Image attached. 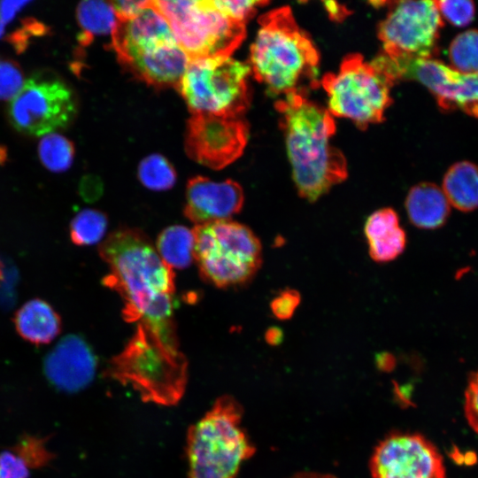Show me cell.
<instances>
[{
    "label": "cell",
    "mask_w": 478,
    "mask_h": 478,
    "mask_svg": "<svg viewBox=\"0 0 478 478\" xmlns=\"http://www.w3.org/2000/svg\"><path fill=\"white\" fill-rule=\"evenodd\" d=\"M266 341L271 345H278L283 340V331L278 327L268 328L265 334Z\"/></svg>",
    "instance_id": "38"
},
{
    "label": "cell",
    "mask_w": 478,
    "mask_h": 478,
    "mask_svg": "<svg viewBox=\"0 0 478 478\" xmlns=\"http://www.w3.org/2000/svg\"><path fill=\"white\" fill-rule=\"evenodd\" d=\"M108 226L107 216L96 209H83L71 220L70 239L77 246H89L99 242Z\"/></svg>",
    "instance_id": "24"
},
{
    "label": "cell",
    "mask_w": 478,
    "mask_h": 478,
    "mask_svg": "<svg viewBox=\"0 0 478 478\" xmlns=\"http://www.w3.org/2000/svg\"><path fill=\"white\" fill-rule=\"evenodd\" d=\"M243 202V190L236 181H214L198 175L187 183L184 215L196 226L230 220L240 212Z\"/></svg>",
    "instance_id": "17"
},
{
    "label": "cell",
    "mask_w": 478,
    "mask_h": 478,
    "mask_svg": "<svg viewBox=\"0 0 478 478\" xmlns=\"http://www.w3.org/2000/svg\"><path fill=\"white\" fill-rule=\"evenodd\" d=\"M189 59L229 56L245 37V25L221 13L212 1H151Z\"/></svg>",
    "instance_id": "9"
},
{
    "label": "cell",
    "mask_w": 478,
    "mask_h": 478,
    "mask_svg": "<svg viewBox=\"0 0 478 478\" xmlns=\"http://www.w3.org/2000/svg\"><path fill=\"white\" fill-rule=\"evenodd\" d=\"M451 67L462 73H478V29L459 34L449 47Z\"/></svg>",
    "instance_id": "27"
},
{
    "label": "cell",
    "mask_w": 478,
    "mask_h": 478,
    "mask_svg": "<svg viewBox=\"0 0 478 478\" xmlns=\"http://www.w3.org/2000/svg\"><path fill=\"white\" fill-rule=\"evenodd\" d=\"M465 413L471 428L478 433V371L468 381L465 393Z\"/></svg>",
    "instance_id": "35"
},
{
    "label": "cell",
    "mask_w": 478,
    "mask_h": 478,
    "mask_svg": "<svg viewBox=\"0 0 478 478\" xmlns=\"http://www.w3.org/2000/svg\"><path fill=\"white\" fill-rule=\"evenodd\" d=\"M112 42L120 63L155 88H177L190 60L151 1L135 18L117 19Z\"/></svg>",
    "instance_id": "5"
},
{
    "label": "cell",
    "mask_w": 478,
    "mask_h": 478,
    "mask_svg": "<svg viewBox=\"0 0 478 478\" xmlns=\"http://www.w3.org/2000/svg\"><path fill=\"white\" fill-rule=\"evenodd\" d=\"M249 64L229 56L190 59L177 87L192 115L240 117L250 104Z\"/></svg>",
    "instance_id": "8"
},
{
    "label": "cell",
    "mask_w": 478,
    "mask_h": 478,
    "mask_svg": "<svg viewBox=\"0 0 478 478\" xmlns=\"http://www.w3.org/2000/svg\"><path fill=\"white\" fill-rule=\"evenodd\" d=\"M289 478H335L331 474L315 473V472H301L296 474Z\"/></svg>",
    "instance_id": "40"
},
{
    "label": "cell",
    "mask_w": 478,
    "mask_h": 478,
    "mask_svg": "<svg viewBox=\"0 0 478 478\" xmlns=\"http://www.w3.org/2000/svg\"><path fill=\"white\" fill-rule=\"evenodd\" d=\"M98 253L111 271L103 284L124 301L123 319L145 324L179 347L173 320L174 273L150 238L138 228L120 227L99 245Z\"/></svg>",
    "instance_id": "1"
},
{
    "label": "cell",
    "mask_w": 478,
    "mask_h": 478,
    "mask_svg": "<svg viewBox=\"0 0 478 478\" xmlns=\"http://www.w3.org/2000/svg\"><path fill=\"white\" fill-rule=\"evenodd\" d=\"M111 4L117 19L126 20L137 16L150 4V1H114Z\"/></svg>",
    "instance_id": "36"
},
{
    "label": "cell",
    "mask_w": 478,
    "mask_h": 478,
    "mask_svg": "<svg viewBox=\"0 0 478 478\" xmlns=\"http://www.w3.org/2000/svg\"><path fill=\"white\" fill-rule=\"evenodd\" d=\"M388 4L389 11L378 27L383 54L389 58H431L443 27L436 1Z\"/></svg>",
    "instance_id": "13"
},
{
    "label": "cell",
    "mask_w": 478,
    "mask_h": 478,
    "mask_svg": "<svg viewBox=\"0 0 478 478\" xmlns=\"http://www.w3.org/2000/svg\"><path fill=\"white\" fill-rule=\"evenodd\" d=\"M76 112L72 89L61 78L45 73L26 79L7 109L12 126L30 136H43L66 127Z\"/></svg>",
    "instance_id": "11"
},
{
    "label": "cell",
    "mask_w": 478,
    "mask_h": 478,
    "mask_svg": "<svg viewBox=\"0 0 478 478\" xmlns=\"http://www.w3.org/2000/svg\"><path fill=\"white\" fill-rule=\"evenodd\" d=\"M76 17L81 28L78 41L82 46L89 44L94 36L112 35L117 22L111 2L82 1L76 8Z\"/></svg>",
    "instance_id": "23"
},
{
    "label": "cell",
    "mask_w": 478,
    "mask_h": 478,
    "mask_svg": "<svg viewBox=\"0 0 478 478\" xmlns=\"http://www.w3.org/2000/svg\"><path fill=\"white\" fill-rule=\"evenodd\" d=\"M46 30L47 27L40 21L27 19L22 22L20 27L6 37V40L12 44L18 52H21L27 47L28 41L32 37L42 35Z\"/></svg>",
    "instance_id": "34"
},
{
    "label": "cell",
    "mask_w": 478,
    "mask_h": 478,
    "mask_svg": "<svg viewBox=\"0 0 478 478\" xmlns=\"http://www.w3.org/2000/svg\"><path fill=\"white\" fill-rule=\"evenodd\" d=\"M137 176L141 183L154 191L170 189L176 181V172L162 155L151 154L139 164Z\"/></svg>",
    "instance_id": "26"
},
{
    "label": "cell",
    "mask_w": 478,
    "mask_h": 478,
    "mask_svg": "<svg viewBox=\"0 0 478 478\" xmlns=\"http://www.w3.org/2000/svg\"><path fill=\"white\" fill-rule=\"evenodd\" d=\"M25 79L18 63L0 59V100H12L23 87Z\"/></svg>",
    "instance_id": "31"
},
{
    "label": "cell",
    "mask_w": 478,
    "mask_h": 478,
    "mask_svg": "<svg viewBox=\"0 0 478 478\" xmlns=\"http://www.w3.org/2000/svg\"><path fill=\"white\" fill-rule=\"evenodd\" d=\"M6 150L0 146V164H3L6 160Z\"/></svg>",
    "instance_id": "41"
},
{
    "label": "cell",
    "mask_w": 478,
    "mask_h": 478,
    "mask_svg": "<svg viewBox=\"0 0 478 478\" xmlns=\"http://www.w3.org/2000/svg\"><path fill=\"white\" fill-rule=\"evenodd\" d=\"M2 279H3V269L0 263V281H2Z\"/></svg>",
    "instance_id": "42"
},
{
    "label": "cell",
    "mask_w": 478,
    "mask_h": 478,
    "mask_svg": "<svg viewBox=\"0 0 478 478\" xmlns=\"http://www.w3.org/2000/svg\"><path fill=\"white\" fill-rule=\"evenodd\" d=\"M104 375L131 386L143 402L176 405L188 382V361L179 347L139 323L123 350L113 356Z\"/></svg>",
    "instance_id": "4"
},
{
    "label": "cell",
    "mask_w": 478,
    "mask_h": 478,
    "mask_svg": "<svg viewBox=\"0 0 478 478\" xmlns=\"http://www.w3.org/2000/svg\"><path fill=\"white\" fill-rule=\"evenodd\" d=\"M393 83L376 66L356 53L343 59L337 73H328L321 80L332 116L348 118L361 128L383 120L391 104Z\"/></svg>",
    "instance_id": "10"
},
{
    "label": "cell",
    "mask_w": 478,
    "mask_h": 478,
    "mask_svg": "<svg viewBox=\"0 0 478 478\" xmlns=\"http://www.w3.org/2000/svg\"><path fill=\"white\" fill-rule=\"evenodd\" d=\"M215 7L226 17L245 24L257 12L258 8L267 4V1H212Z\"/></svg>",
    "instance_id": "32"
},
{
    "label": "cell",
    "mask_w": 478,
    "mask_h": 478,
    "mask_svg": "<svg viewBox=\"0 0 478 478\" xmlns=\"http://www.w3.org/2000/svg\"><path fill=\"white\" fill-rule=\"evenodd\" d=\"M50 436L24 434L0 452V478H29L31 471L48 466L56 455L48 450Z\"/></svg>",
    "instance_id": "18"
},
{
    "label": "cell",
    "mask_w": 478,
    "mask_h": 478,
    "mask_svg": "<svg viewBox=\"0 0 478 478\" xmlns=\"http://www.w3.org/2000/svg\"><path fill=\"white\" fill-rule=\"evenodd\" d=\"M436 6L448 22L456 27H466L474 19L475 7L470 0L436 1Z\"/></svg>",
    "instance_id": "30"
},
{
    "label": "cell",
    "mask_w": 478,
    "mask_h": 478,
    "mask_svg": "<svg viewBox=\"0 0 478 478\" xmlns=\"http://www.w3.org/2000/svg\"><path fill=\"white\" fill-rule=\"evenodd\" d=\"M374 63L393 82L397 80L420 82L443 111L459 109L478 118V73H462L432 58H389L382 53Z\"/></svg>",
    "instance_id": "12"
},
{
    "label": "cell",
    "mask_w": 478,
    "mask_h": 478,
    "mask_svg": "<svg viewBox=\"0 0 478 478\" xmlns=\"http://www.w3.org/2000/svg\"><path fill=\"white\" fill-rule=\"evenodd\" d=\"M405 244V232L398 227L387 235L369 242V255L375 262H389L397 258L404 251Z\"/></svg>",
    "instance_id": "28"
},
{
    "label": "cell",
    "mask_w": 478,
    "mask_h": 478,
    "mask_svg": "<svg viewBox=\"0 0 478 478\" xmlns=\"http://www.w3.org/2000/svg\"><path fill=\"white\" fill-rule=\"evenodd\" d=\"M326 8L329 14L333 16V19H339L342 16L346 15V12L344 11L343 7L340 8V5L335 2L326 3Z\"/></svg>",
    "instance_id": "39"
},
{
    "label": "cell",
    "mask_w": 478,
    "mask_h": 478,
    "mask_svg": "<svg viewBox=\"0 0 478 478\" xmlns=\"http://www.w3.org/2000/svg\"><path fill=\"white\" fill-rule=\"evenodd\" d=\"M194 260L201 278L217 288L249 282L262 264V246L252 230L230 220L195 226Z\"/></svg>",
    "instance_id": "7"
},
{
    "label": "cell",
    "mask_w": 478,
    "mask_h": 478,
    "mask_svg": "<svg viewBox=\"0 0 478 478\" xmlns=\"http://www.w3.org/2000/svg\"><path fill=\"white\" fill-rule=\"evenodd\" d=\"M259 24L249 64L257 81L273 96L304 91L300 85L305 81L315 86L319 52L291 9L272 10L259 18Z\"/></svg>",
    "instance_id": "3"
},
{
    "label": "cell",
    "mask_w": 478,
    "mask_h": 478,
    "mask_svg": "<svg viewBox=\"0 0 478 478\" xmlns=\"http://www.w3.org/2000/svg\"><path fill=\"white\" fill-rule=\"evenodd\" d=\"M13 324L21 338L36 345L51 343L62 328L60 315L41 298L23 304L14 313Z\"/></svg>",
    "instance_id": "19"
},
{
    "label": "cell",
    "mask_w": 478,
    "mask_h": 478,
    "mask_svg": "<svg viewBox=\"0 0 478 478\" xmlns=\"http://www.w3.org/2000/svg\"><path fill=\"white\" fill-rule=\"evenodd\" d=\"M450 205L442 188L430 182L413 186L405 199L410 221L425 229L443 225L450 213Z\"/></svg>",
    "instance_id": "20"
},
{
    "label": "cell",
    "mask_w": 478,
    "mask_h": 478,
    "mask_svg": "<svg viewBox=\"0 0 478 478\" xmlns=\"http://www.w3.org/2000/svg\"><path fill=\"white\" fill-rule=\"evenodd\" d=\"M399 227V218L392 208H382L373 212L366 220L364 234L367 242L380 239Z\"/></svg>",
    "instance_id": "29"
},
{
    "label": "cell",
    "mask_w": 478,
    "mask_h": 478,
    "mask_svg": "<svg viewBox=\"0 0 478 478\" xmlns=\"http://www.w3.org/2000/svg\"><path fill=\"white\" fill-rule=\"evenodd\" d=\"M38 156L45 168L61 173L70 168L74 158V146L66 137L50 133L42 136L38 143Z\"/></svg>",
    "instance_id": "25"
},
{
    "label": "cell",
    "mask_w": 478,
    "mask_h": 478,
    "mask_svg": "<svg viewBox=\"0 0 478 478\" xmlns=\"http://www.w3.org/2000/svg\"><path fill=\"white\" fill-rule=\"evenodd\" d=\"M301 302V296L296 289L281 291L270 303L273 314L281 320L290 319Z\"/></svg>",
    "instance_id": "33"
},
{
    "label": "cell",
    "mask_w": 478,
    "mask_h": 478,
    "mask_svg": "<svg viewBox=\"0 0 478 478\" xmlns=\"http://www.w3.org/2000/svg\"><path fill=\"white\" fill-rule=\"evenodd\" d=\"M247 141L248 126L240 117L195 114L187 122L184 145L194 161L221 169L242 155Z\"/></svg>",
    "instance_id": "15"
},
{
    "label": "cell",
    "mask_w": 478,
    "mask_h": 478,
    "mask_svg": "<svg viewBox=\"0 0 478 478\" xmlns=\"http://www.w3.org/2000/svg\"><path fill=\"white\" fill-rule=\"evenodd\" d=\"M243 409L230 396L216 399L187 434L189 478H236L255 447L241 426Z\"/></svg>",
    "instance_id": "6"
},
{
    "label": "cell",
    "mask_w": 478,
    "mask_h": 478,
    "mask_svg": "<svg viewBox=\"0 0 478 478\" xmlns=\"http://www.w3.org/2000/svg\"><path fill=\"white\" fill-rule=\"evenodd\" d=\"M442 189L451 205L462 212L478 208V166L469 161L453 164L444 174Z\"/></svg>",
    "instance_id": "21"
},
{
    "label": "cell",
    "mask_w": 478,
    "mask_h": 478,
    "mask_svg": "<svg viewBox=\"0 0 478 478\" xmlns=\"http://www.w3.org/2000/svg\"><path fill=\"white\" fill-rule=\"evenodd\" d=\"M80 193L83 199L95 201L102 193V183L96 177H85L80 185Z\"/></svg>",
    "instance_id": "37"
},
{
    "label": "cell",
    "mask_w": 478,
    "mask_h": 478,
    "mask_svg": "<svg viewBox=\"0 0 478 478\" xmlns=\"http://www.w3.org/2000/svg\"><path fill=\"white\" fill-rule=\"evenodd\" d=\"M96 369V356L79 335L71 334L58 342L43 359V373L57 389L73 393L86 388Z\"/></svg>",
    "instance_id": "16"
},
{
    "label": "cell",
    "mask_w": 478,
    "mask_h": 478,
    "mask_svg": "<svg viewBox=\"0 0 478 478\" xmlns=\"http://www.w3.org/2000/svg\"><path fill=\"white\" fill-rule=\"evenodd\" d=\"M281 115L292 176L299 196L314 202L347 177L343 153L330 144L335 124L328 110L305 91L285 95L275 104Z\"/></svg>",
    "instance_id": "2"
},
{
    "label": "cell",
    "mask_w": 478,
    "mask_h": 478,
    "mask_svg": "<svg viewBox=\"0 0 478 478\" xmlns=\"http://www.w3.org/2000/svg\"><path fill=\"white\" fill-rule=\"evenodd\" d=\"M372 478H446L437 448L420 434H392L370 459Z\"/></svg>",
    "instance_id": "14"
},
{
    "label": "cell",
    "mask_w": 478,
    "mask_h": 478,
    "mask_svg": "<svg viewBox=\"0 0 478 478\" xmlns=\"http://www.w3.org/2000/svg\"><path fill=\"white\" fill-rule=\"evenodd\" d=\"M193 229L181 225L166 227L157 239V251L172 269L187 268L194 260Z\"/></svg>",
    "instance_id": "22"
}]
</instances>
